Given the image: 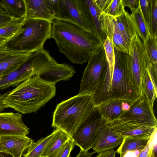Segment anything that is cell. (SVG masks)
Returning <instances> with one entry per match:
<instances>
[{
  "mask_svg": "<svg viewBox=\"0 0 157 157\" xmlns=\"http://www.w3.org/2000/svg\"><path fill=\"white\" fill-rule=\"evenodd\" d=\"M28 60L19 68L0 78V90L11 86H16L33 76L30 70Z\"/></svg>",
  "mask_w": 157,
  "mask_h": 157,
  "instance_id": "19",
  "label": "cell"
},
{
  "mask_svg": "<svg viewBox=\"0 0 157 157\" xmlns=\"http://www.w3.org/2000/svg\"><path fill=\"white\" fill-rule=\"evenodd\" d=\"M54 19L70 22L86 32L92 33L81 15L77 0H59Z\"/></svg>",
  "mask_w": 157,
  "mask_h": 157,
  "instance_id": "12",
  "label": "cell"
},
{
  "mask_svg": "<svg viewBox=\"0 0 157 157\" xmlns=\"http://www.w3.org/2000/svg\"><path fill=\"white\" fill-rule=\"evenodd\" d=\"M114 49V66L109 67L108 64L92 94L94 107L110 100L132 102L140 96L132 82L129 54Z\"/></svg>",
  "mask_w": 157,
  "mask_h": 157,
  "instance_id": "1",
  "label": "cell"
},
{
  "mask_svg": "<svg viewBox=\"0 0 157 157\" xmlns=\"http://www.w3.org/2000/svg\"><path fill=\"white\" fill-rule=\"evenodd\" d=\"M25 19H40L52 22L59 0H24Z\"/></svg>",
  "mask_w": 157,
  "mask_h": 157,
  "instance_id": "13",
  "label": "cell"
},
{
  "mask_svg": "<svg viewBox=\"0 0 157 157\" xmlns=\"http://www.w3.org/2000/svg\"><path fill=\"white\" fill-rule=\"evenodd\" d=\"M132 81L138 94L143 92L142 75L146 68L147 60L142 42L136 35L131 40L129 52Z\"/></svg>",
  "mask_w": 157,
  "mask_h": 157,
  "instance_id": "8",
  "label": "cell"
},
{
  "mask_svg": "<svg viewBox=\"0 0 157 157\" xmlns=\"http://www.w3.org/2000/svg\"><path fill=\"white\" fill-rule=\"evenodd\" d=\"M24 18L14 20L0 28V37L8 40L14 36L19 31Z\"/></svg>",
  "mask_w": 157,
  "mask_h": 157,
  "instance_id": "32",
  "label": "cell"
},
{
  "mask_svg": "<svg viewBox=\"0 0 157 157\" xmlns=\"http://www.w3.org/2000/svg\"><path fill=\"white\" fill-rule=\"evenodd\" d=\"M81 15L90 28L92 33L103 44L106 36L103 31L99 21L101 12L95 0H77Z\"/></svg>",
  "mask_w": 157,
  "mask_h": 157,
  "instance_id": "11",
  "label": "cell"
},
{
  "mask_svg": "<svg viewBox=\"0 0 157 157\" xmlns=\"http://www.w3.org/2000/svg\"><path fill=\"white\" fill-rule=\"evenodd\" d=\"M33 53H12L0 59V78L16 70Z\"/></svg>",
  "mask_w": 157,
  "mask_h": 157,
  "instance_id": "21",
  "label": "cell"
},
{
  "mask_svg": "<svg viewBox=\"0 0 157 157\" xmlns=\"http://www.w3.org/2000/svg\"><path fill=\"white\" fill-rule=\"evenodd\" d=\"M104 120L94 107L90 115L77 128L71 139L81 150L88 151L92 148L94 139Z\"/></svg>",
  "mask_w": 157,
  "mask_h": 157,
  "instance_id": "7",
  "label": "cell"
},
{
  "mask_svg": "<svg viewBox=\"0 0 157 157\" xmlns=\"http://www.w3.org/2000/svg\"><path fill=\"white\" fill-rule=\"evenodd\" d=\"M29 128L19 113L0 112V136L11 135L27 136Z\"/></svg>",
  "mask_w": 157,
  "mask_h": 157,
  "instance_id": "16",
  "label": "cell"
},
{
  "mask_svg": "<svg viewBox=\"0 0 157 157\" xmlns=\"http://www.w3.org/2000/svg\"><path fill=\"white\" fill-rule=\"evenodd\" d=\"M75 145L73 141L70 139L62 147L56 157H69L71 151Z\"/></svg>",
  "mask_w": 157,
  "mask_h": 157,
  "instance_id": "34",
  "label": "cell"
},
{
  "mask_svg": "<svg viewBox=\"0 0 157 157\" xmlns=\"http://www.w3.org/2000/svg\"><path fill=\"white\" fill-rule=\"evenodd\" d=\"M107 122L117 134L124 138L149 139L157 127L120 118Z\"/></svg>",
  "mask_w": 157,
  "mask_h": 157,
  "instance_id": "9",
  "label": "cell"
},
{
  "mask_svg": "<svg viewBox=\"0 0 157 157\" xmlns=\"http://www.w3.org/2000/svg\"><path fill=\"white\" fill-rule=\"evenodd\" d=\"M156 142H157V135L154 134L151 136L144 149L124 153L120 154V157H151L152 147Z\"/></svg>",
  "mask_w": 157,
  "mask_h": 157,
  "instance_id": "30",
  "label": "cell"
},
{
  "mask_svg": "<svg viewBox=\"0 0 157 157\" xmlns=\"http://www.w3.org/2000/svg\"><path fill=\"white\" fill-rule=\"evenodd\" d=\"M75 73L71 66L66 63H59L55 60L38 75L42 80L56 84L60 81L69 80Z\"/></svg>",
  "mask_w": 157,
  "mask_h": 157,
  "instance_id": "18",
  "label": "cell"
},
{
  "mask_svg": "<svg viewBox=\"0 0 157 157\" xmlns=\"http://www.w3.org/2000/svg\"><path fill=\"white\" fill-rule=\"evenodd\" d=\"M142 13L148 28L149 10V0H139Z\"/></svg>",
  "mask_w": 157,
  "mask_h": 157,
  "instance_id": "36",
  "label": "cell"
},
{
  "mask_svg": "<svg viewBox=\"0 0 157 157\" xmlns=\"http://www.w3.org/2000/svg\"><path fill=\"white\" fill-rule=\"evenodd\" d=\"M124 138L117 134L104 120L96 136L92 148L94 153H98L104 151L114 149L120 145Z\"/></svg>",
  "mask_w": 157,
  "mask_h": 157,
  "instance_id": "14",
  "label": "cell"
},
{
  "mask_svg": "<svg viewBox=\"0 0 157 157\" xmlns=\"http://www.w3.org/2000/svg\"><path fill=\"white\" fill-rule=\"evenodd\" d=\"M119 118L132 120L155 127L157 126L153 108L144 93L131 102L129 110L123 113Z\"/></svg>",
  "mask_w": 157,
  "mask_h": 157,
  "instance_id": "10",
  "label": "cell"
},
{
  "mask_svg": "<svg viewBox=\"0 0 157 157\" xmlns=\"http://www.w3.org/2000/svg\"><path fill=\"white\" fill-rule=\"evenodd\" d=\"M12 53L13 52L7 50L3 45L0 46V59Z\"/></svg>",
  "mask_w": 157,
  "mask_h": 157,
  "instance_id": "40",
  "label": "cell"
},
{
  "mask_svg": "<svg viewBox=\"0 0 157 157\" xmlns=\"http://www.w3.org/2000/svg\"><path fill=\"white\" fill-rule=\"evenodd\" d=\"M58 128L54 130L48 136L33 142L23 155L24 157H40L47 145L56 133Z\"/></svg>",
  "mask_w": 157,
  "mask_h": 157,
  "instance_id": "28",
  "label": "cell"
},
{
  "mask_svg": "<svg viewBox=\"0 0 157 157\" xmlns=\"http://www.w3.org/2000/svg\"><path fill=\"white\" fill-rule=\"evenodd\" d=\"M124 7H129L133 13L138 8L139 6V0H123Z\"/></svg>",
  "mask_w": 157,
  "mask_h": 157,
  "instance_id": "37",
  "label": "cell"
},
{
  "mask_svg": "<svg viewBox=\"0 0 157 157\" xmlns=\"http://www.w3.org/2000/svg\"><path fill=\"white\" fill-rule=\"evenodd\" d=\"M134 23L138 35L144 42L149 34L148 28L144 18L140 6L130 14Z\"/></svg>",
  "mask_w": 157,
  "mask_h": 157,
  "instance_id": "29",
  "label": "cell"
},
{
  "mask_svg": "<svg viewBox=\"0 0 157 157\" xmlns=\"http://www.w3.org/2000/svg\"><path fill=\"white\" fill-rule=\"evenodd\" d=\"M52 24L50 39L54 40L59 52L73 63L88 61L103 46L93 33L73 24L57 20Z\"/></svg>",
  "mask_w": 157,
  "mask_h": 157,
  "instance_id": "2",
  "label": "cell"
},
{
  "mask_svg": "<svg viewBox=\"0 0 157 157\" xmlns=\"http://www.w3.org/2000/svg\"><path fill=\"white\" fill-rule=\"evenodd\" d=\"M33 142L27 136L11 135L0 136V152L13 157H21L23 152Z\"/></svg>",
  "mask_w": 157,
  "mask_h": 157,
  "instance_id": "17",
  "label": "cell"
},
{
  "mask_svg": "<svg viewBox=\"0 0 157 157\" xmlns=\"http://www.w3.org/2000/svg\"><path fill=\"white\" fill-rule=\"evenodd\" d=\"M131 102L124 100L122 105V109L124 112L128 111L130 109Z\"/></svg>",
  "mask_w": 157,
  "mask_h": 157,
  "instance_id": "43",
  "label": "cell"
},
{
  "mask_svg": "<svg viewBox=\"0 0 157 157\" xmlns=\"http://www.w3.org/2000/svg\"><path fill=\"white\" fill-rule=\"evenodd\" d=\"M0 157H13V156L10 154L0 152Z\"/></svg>",
  "mask_w": 157,
  "mask_h": 157,
  "instance_id": "44",
  "label": "cell"
},
{
  "mask_svg": "<svg viewBox=\"0 0 157 157\" xmlns=\"http://www.w3.org/2000/svg\"><path fill=\"white\" fill-rule=\"evenodd\" d=\"M99 21L103 31L111 41L114 48L119 51L128 53L130 44L118 31L113 17L101 12Z\"/></svg>",
  "mask_w": 157,
  "mask_h": 157,
  "instance_id": "15",
  "label": "cell"
},
{
  "mask_svg": "<svg viewBox=\"0 0 157 157\" xmlns=\"http://www.w3.org/2000/svg\"><path fill=\"white\" fill-rule=\"evenodd\" d=\"M113 18L118 31L130 44L132 40L137 34L130 14L125 10L121 15L115 18Z\"/></svg>",
  "mask_w": 157,
  "mask_h": 157,
  "instance_id": "22",
  "label": "cell"
},
{
  "mask_svg": "<svg viewBox=\"0 0 157 157\" xmlns=\"http://www.w3.org/2000/svg\"><path fill=\"white\" fill-rule=\"evenodd\" d=\"M124 100H110L94 107L98 110L101 117L107 121L118 118L123 113L122 105Z\"/></svg>",
  "mask_w": 157,
  "mask_h": 157,
  "instance_id": "23",
  "label": "cell"
},
{
  "mask_svg": "<svg viewBox=\"0 0 157 157\" xmlns=\"http://www.w3.org/2000/svg\"><path fill=\"white\" fill-rule=\"evenodd\" d=\"M70 139L71 137L68 134L58 128L56 133L47 145L40 157H56L62 147Z\"/></svg>",
  "mask_w": 157,
  "mask_h": 157,
  "instance_id": "24",
  "label": "cell"
},
{
  "mask_svg": "<svg viewBox=\"0 0 157 157\" xmlns=\"http://www.w3.org/2000/svg\"><path fill=\"white\" fill-rule=\"evenodd\" d=\"M116 153L113 149H110L98 153L96 157H115Z\"/></svg>",
  "mask_w": 157,
  "mask_h": 157,
  "instance_id": "38",
  "label": "cell"
},
{
  "mask_svg": "<svg viewBox=\"0 0 157 157\" xmlns=\"http://www.w3.org/2000/svg\"><path fill=\"white\" fill-rule=\"evenodd\" d=\"M94 153L93 151L92 152H88L80 150V151L78 155L75 157H91Z\"/></svg>",
  "mask_w": 157,
  "mask_h": 157,
  "instance_id": "42",
  "label": "cell"
},
{
  "mask_svg": "<svg viewBox=\"0 0 157 157\" xmlns=\"http://www.w3.org/2000/svg\"><path fill=\"white\" fill-rule=\"evenodd\" d=\"M148 29L150 35L157 36V0H149Z\"/></svg>",
  "mask_w": 157,
  "mask_h": 157,
  "instance_id": "31",
  "label": "cell"
},
{
  "mask_svg": "<svg viewBox=\"0 0 157 157\" xmlns=\"http://www.w3.org/2000/svg\"><path fill=\"white\" fill-rule=\"evenodd\" d=\"M55 84L34 75L9 91L3 103L22 114L36 112L56 95Z\"/></svg>",
  "mask_w": 157,
  "mask_h": 157,
  "instance_id": "3",
  "label": "cell"
},
{
  "mask_svg": "<svg viewBox=\"0 0 157 157\" xmlns=\"http://www.w3.org/2000/svg\"><path fill=\"white\" fill-rule=\"evenodd\" d=\"M150 138H124L116 152L120 154L128 151L142 150L147 146Z\"/></svg>",
  "mask_w": 157,
  "mask_h": 157,
  "instance_id": "26",
  "label": "cell"
},
{
  "mask_svg": "<svg viewBox=\"0 0 157 157\" xmlns=\"http://www.w3.org/2000/svg\"><path fill=\"white\" fill-rule=\"evenodd\" d=\"M157 75L147 59V67L142 75V84L143 92L153 108L157 98Z\"/></svg>",
  "mask_w": 157,
  "mask_h": 157,
  "instance_id": "20",
  "label": "cell"
},
{
  "mask_svg": "<svg viewBox=\"0 0 157 157\" xmlns=\"http://www.w3.org/2000/svg\"><path fill=\"white\" fill-rule=\"evenodd\" d=\"M0 7L13 18L21 19L25 17L26 9L24 0H0Z\"/></svg>",
  "mask_w": 157,
  "mask_h": 157,
  "instance_id": "25",
  "label": "cell"
},
{
  "mask_svg": "<svg viewBox=\"0 0 157 157\" xmlns=\"http://www.w3.org/2000/svg\"><path fill=\"white\" fill-rule=\"evenodd\" d=\"M16 20L17 19L13 17L2 8L0 7V28Z\"/></svg>",
  "mask_w": 157,
  "mask_h": 157,
  "instance_id": "35",
  "label": "cell"
},
{
  "mask_svg": "<svg viewBox=\"0 0 157 157\" xmlns=\"http://www.w3.org/2000/svg\"><path fill=\"white\" fill-rule=\"evenodd\" d=\"M9 91L3 94H0V112L4 111L7 108L6 106L3 103L2 100L5 96L8 93Z\"/></svg>",
  "mask_w": 157,
  "mask_h": 157,
  "instance_id": "41",
  "label": "cell"
},
{
  "mask_svg": "<svg viewBox=\"0 0 157 157\" xmlns=\"http://www.w3.org/2000/svg\"><path fill=\"white\" fill-rule=\"evenodd\" d=\"M143 45L147 58L157 75V37L149 34L147 39L143 42Z\"/></svg>",
  "mask_w": 157,
  "mask_h": 157,
  "instance_id": "27",
  "label": "cell"
},
{
  "mask_svg": "<svg viewBox=\"0 0 157 157\" xmlns=\"http://www.w3.org/2000/svg\"><path fill=\"white\" fill-rule=\"evenodd\" d=\"M52 22L40 19H25L19 31L3 45L14 53H33L43 48L50 39Z\"/></svg>",
  "mask_w": 157,
  "mask_h": 157,
  "instance_id": "5",
  "label": "cell"
},
{
  "mask_svg": "<svg viewBox=\"0 0 157 157\" xmlns=\"http://www.w3.org/2000/svg\"><path fill=\"white\" fill-rule=\"evenodd\" d=\"M95 1L97 6L102 12L107 6L111 0H95Z\"/></svg>",
  "mask_w": 157,
  "mask_h": 157,
  "instance_id": "39",
  "label": "cell"
},
{
  "mask_svg": "<svg viewBox=\"0 0 157 157\" xmlns=\"http://www.w3.org/2000/svg\"><path fill=\"white\" fill-rule=\"evenodd\" d=\"M94 107L92 95L79 94L58 104L53 113L52 127L71 137Z\"/></svg>",
  "mask_w": 157,
  "mask_h": 157,
  "instance_id": "4",
  "label": "cell"
},
{
  "mask_svg": "<svg viewBox=\"0 0 157 157\" xmlns=\"http://www.w3.org/2000/svg\"><path fill=\"white\" fill-rule=\"evenodd\" d=\"M88 61L81 81L79 94L92 95L106 70L108 63L103 46Z\"/></svg>",
  "mask_w": 157,
  "mask_h": 157,
  "instance_id": "6",
  "label": "cell"
},
{
  "mask_svg": "<svg viewBox=\"0 0 157 157\" xmlns=\"http://www.w3.org/2000/svg\"><path fill=\"white\" fill-rule=\"evenodd\" d=\"M7 40L0 37V46L2 45Z\"/></svg>",
  "mask_w": 157,
  "mask_h": 157,
  "instance_id": "45",
  "label": "cell"
},
{
  "mask_svg": "<svg viewBox=\"0 0 157 157\" xmlns=\"http://www.w3.org/2000/svg\"><path fill=\"white\" fill-rule=\"evenodd\" d=\"M124 7L123 0H111L102 12L115 18L122 14L125 10Z\"/></svg>",
  "mask_w": 157,
  "mask_h": 157,
  "instance_id": "33",
  "label": "cell"
}]
</instances>
